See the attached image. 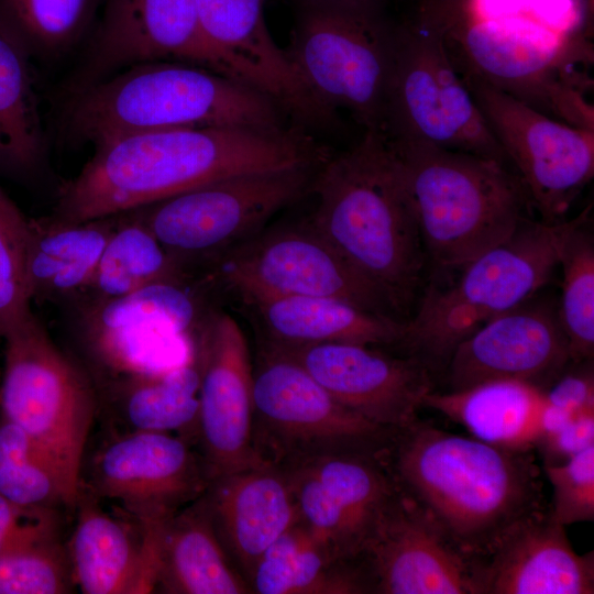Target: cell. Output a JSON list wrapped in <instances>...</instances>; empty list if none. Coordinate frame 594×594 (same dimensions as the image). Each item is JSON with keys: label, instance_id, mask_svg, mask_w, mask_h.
Here are the masks:
<instances>
[{"label": "cell", "instance_id": "obj_1", "mask_svg": "<svg viewBox=\"0 0 594 594\" xmlns=\"http://www.w3.org/2000/svg\"><path fill=\"white\" fill-rule=\"evenodd\" d=\"M328 148L299 128H177L105 139L61 189L51 217L72 224L135 210L224 177L318 165Z\"/></svg>", "mask_w": 594, "mask_h": 594}, {"label": "cell", "instance_id": "obj_2", "mask_svg": "<svg viewBox=\"0 0 594 594\" xmlns=\"http://www.w3.org/2000/svg\"><path fill=\"white\" fill-rule=\"evenodd\" d=\"M385 463L398 490L476 559L512 522L543 506L531 451L453 435L419 418L394 432Z\"/></svg>", "mask_w": 594, "mask_h": 594}, {"label": "cell", "instance_id": "obj_3", "mask_svg": "<svg viewBox=\"0 0 594 594\" xmlns=\"http://www.w3.org/2000/svg\"><path fill=\"white\" fill-rule=\"evenodd\" d=\"M315 230L388 301L405 310L419 285L424 246L393 152L380 131L319 167Z\"/></svg>", "mask_w": 594, "mask_h": 594}, {"label": "cell", "instance_id": "obj_4", "mask_svg": "<svg viewBox=\"0 0 594 594\" xmlns=\"http://www.w3.org/2000/svg\"><path fill=\"white\" fill-rule=\"evenodd\" d=\"M460 76L569 125L594 130L593 46L524 18H488L472 0H425Z\"/></svg>", "mask_w": 594, "mask_h": 594}, {"label": "cell", "instance_id": "obj_5", "mask_svg": "<svg viewBox=\"0 0 594 594\" xmlns=\"http://www.w3.org/2000/svg\"><path fill=\"white\" fill-rule=\"evenodd\" d=\"M66 101L61 131L70 144L162 129L286 128L285 112L265 95L180 62L132 65Z\"/></svg>", "mask_w": 594, "mask_h": 594}, {"label": "cell", "instance_id": "obj_6", "mask_svg": "<svg viewBox=\"0 0 594 594\" xmlns=\"http://www.w3.org/2000/svg\"><path fill=\"white\" fill-rule=\"evenodd\" d=\"M386 141L424 250L438 265L463 267L528 218L532 205L510 167L422 142Z\"/></svg>", "mask_w": 594, "mask_h": 594}, {"label": "cell", "instance_id": "obj_7", "mask_svg": "<svg viewBox=\"0 0 594 594\" xmlns=\"http://www.w3.org/2000/svg\"><path fill=\"white\" fill-rule=\"evenodd\" d=\"M579 219L524 220L503 242L463 266L447 288H432L407 321L399 345L430 373L447 367L455 348L486 321L525 302L544 286Z\"/></svg>", "mask_w": 594, "mask_h": 594}, {"label": "cell", "instance_id": "obj_8", "mask_svg": "<svg viewBox=\"0 0 594 594\" xmlns=\"http://www.w3.org/2000/svg\"><path fill=\"white\" fill-rule=\"evenodd\" d=\"M285 50L309 91L329 110H346L381 131L398 21L386 0L295 2Z\"/></svg>", "mask_w": 594, "mask_h": 594}, {"label": "cell", "instance_id": "obj_9", "mask_svg": "<svg viewBox=\"0 0 594 594\" xmlns=\"http://www.w3.org/2000/svg\"><path fill=\"white\" fill-rule=\"evenodd\" d=\"M0 416L23 429L55 468L74 507L98 393L31 314L3 337Z\"/></svg>", "mask_w": 594, "mask_h": 594}, {"label": "cell", "instance_id": "obj_10", "mask_svg": "<svg viewBox=\"0 0 594 594\" xmlns=\"http://www.w3.org/2000/svg\"><path fill=\"white\" fill-rule=\"evenodd\" d=\"M380 132L391 141L468 152L512 168L454 67L439 23L420 3L398 21Z\"/></svg>", "mask_w": 594, "mask_h": 594}, {"label": "cell", "instance_id": "obj_11", "mask_svg": "<svg viewBox=\"0 0 594 594\" xmlns=\"http://www.w3.org/2000/svg\"><path fill=\"white\" fill-rule=\"evenodd\" d=\"M395 431L341 404L296 362L262 348L252 421L260 463L284 471L331 455L384 458Z\"/></svg>", "mask_w": 594, "mask_h": 594}, {"label": "cell", "instance_id": "obj_12", "mask_svg": "<svg viewBox=\"0 0 594 594\" xmlns=\"http://www.w3.org/2000/svg\"><path fill=\"white\" fill-rule=\"evenodd\" d=\"M321 164L224 177L135 211L186 271L260 233L273 216L311 190Z\"/></svg>", "mask_w": 594, "mask_h": 594}, {"label": "cell", "instance_id": "obj_13", "mask_svg": "<svg viewBox=\"0 0 594 594\" xmlns=\"http://www.w3.org/2000/svg\"><path fill=\"white\" fill-rule=\"evenodd\" d=\"M210 263L213 276L249 306L289 296L328 297L398 318L309 220L265 228Z\"/></svg>", "mask_w": 594, "mask_h": 594}, {"label": "cell", "instance_id": "obj_14", "mask_svg": "<svg viewBox=\"0 0 594 594\" xmlns=\"http://www.w3.org/2000/svg\"><path fill=\"white\" fill-rule=\"evenodd\" d=\"M461 78L540 220H564L594 176V130L548 117L475 78Z\"/></svg>", "mask_w": 594, "mask_h": 594}, {"label": "cell", "instance_id": "obj_15", "mask_svg": "<svg viewBox=\"0 0 594 594\" xmlns=\"http://www.w3.org/2000/svg\"><path fill=\"white\" fill-rule=\"evenodd\" d=\"M211 481L206 463L188 440L157 431H125L95 454L88 484L145 527L164 524L205 494Z\"/></svg>", "mask_w": 594, "mask_h": 594}, {"label": "cell", "instance_id": "obj_16", "mask_svg": "<svg viewBox=\"0 0 594 594\" xmlns=\"http://www.w3.org/2000/svg\"><path fill=\"white\" fill-rule=\"evenodd\" d=\"M102 4L82 61L64 85L66 99L147 62L193 64L239 81L207 42L196 0H102Z\"/></svg>", "mask_w": 594, "mask_h": 594}, {"label": "cell", "instance_id": "obj_17", "mask_svg": "<svg viewBox=\"0 0 594 594\" xmlns=\"http://www.w3.org/2000/svg\"><path fill=\"white\" fill-rule=\"evenodd\" d=\"M282 472L297 522L343 562L358 560L398 491L385 458L372 454L331 455Z\"/></svg>", "mask_w": 594, "mask_h": 594}, {"label": "cell", "instance_id": "obj_18", "mask_svg": "<svg viewBox=\"0 0 594 594\" xmlns=\"http://www.w3.org/2000/svg\"><path fill=\"white\" fill-rule=\"evenodd\" d=\"M358 560L373 594H479V559L399 490Z\"/></svg>", "mask_w": 594, "mask_h": 594}, {"label": "cell", "instance_id": "obj_19", "mask_svg": "<svg viewBox=\"0 0 594 594\" xmlns=\"http://www.w3.org/2000/svg\"><path fill=\"white\" fill-rule=\"evenodd\" d=\"M199 326L197 438L213 479L262 464L252 446L253 366L245 336L233 317L210 314Z\"/></svg>", "mask_w": 594, "mask_h": 594}, {"label": "cell", "instance_id": "obj_20", "mask_svg": "<svg viewBox=\"0 0 594 594\" xmlns=\"http://www.w3.org/2000/svg\"><path fill=\"white\" fill-rule=\"evenodd\" d=\"M262 348L296 362L341 404L391 430L418 419L426 395L433 391L431 373L424 364L378 346L322 343Z\"/></svg>", "mask_w": 594, "mask_h": 594}, {"label": "cell", "instance_id": "obj_21", "mask_svg": "<svg viewBox=\"0 0 594 594\" xmlns=\"http://www.w3.org/2000/svg\"><path fill=\"white\" fill-rule=\"evenodd\" d=\"M77 308L81 338L111 376L160 371L154 358L175 342L188 341L200 322L195 297L174 280L118 298L77 302Z\"/></svg>", "mask_w": 594, "mask_h": 594}, {"label": "cell", "instance_id": "obj_22", "mask_svg": "<svg viewBox=\"0 0 594 594\" xmlns=\"http://www.w3.org/2000/svg\"><path fill=\"white\" fill-rule=\"evenodd\" d=\"M202 33L242 84L273 100L306 127H331L337 116L302 82L285 50L274 42L264 0H196Z\"/></svg>", "mask_w": 594, "mask_h": 594}, {"label": "cell", "instance_id": "obj_23", "mask_svg": "<svg viewBox=\"0 0 594 594\" xmlns=\"http://www.w3.org/2000/svg\"><path fill=\"white\" fill-rule=\"evenodd\" d=\"M527 302L486 321L455 348L446 367L449 391L491 380L546 388L562 373L571 360L558 312Z\"/></svg>", "mask_w": 594, "mask_h": 594}, {"label": "cell", "instance_id": "obj_24", "mask_svg": "<svg viewBox=\"0 0 594 594\" xmlns=\"http://www.w3.org/2000/svg\"><path fill=\"white\" fill-rule=\"evenodd\" d=\"M479 594H593L594 554L578 553L544 506L522 515L477 562Z\"/></svg>", "mask_w": 594, "mask_h": 594}, {"label": "cell", "instance_id": "obj_25", "mask_svg": "<svg viewBox=\"0 0 594 594\" xmlns=\"http://www.w3.org/2000/svg\"><path fill=\"white\" fill-rule=\"evenodd\" d=\"M67 553L74 585L85 594L155 591L161 528L145 527L121 510L106 512L82 486Z\"/></svg>", "mask_w": 594, "mask_h": 594}, {"label": "cell", "instance_id": "obj_26", "mask_svg": "<svg viewBox=\"0 0 594 594\" xmlns=\"http://www.w3.org/2000/svg\"><path fill=\"white\" fill-rule=\"evenodd\" d=\"M204 496L223 546L249 583L260 558L297 521L286 476L257 464L211 479Z\"/></svg>", "mask_w": 594, "mask_h": 594}, {"label": "cell", "instance_id": "obj_27", "mask_svg": "<svg viewBox=\"0 0 594 594\" xmlns=\"http://www.w3.org/2000/svg\"><path fill=\"white\" fill-rule=\"evenodd\" d=\"M251 307L263 330V344L273 346L322 343L397 345L404 339L407 324L399 318L328 297H280Z\"/></svg>", "mask_w": 594, "mask_h": 594}, {"label": "cell", "instance_id": "obj_28", "mask_svg": "<svg viewBox=\"0 0 594 594\" xmlns=\"http://www.w3.org/2000/svg\"><path fill=\"white\" fill-rule=\"evenodd\" d=\"M155 590L169 594L253 593L223 546L204 495L163 524Z\"/></svg>", "mask_w": 594, "mask_h": 594}, {"label": "cell", "instance_id": "obj_29", "mask_svg": "<svg viewBox=\"0 0 594 594\" xmlns=\"http://www.w3.org/2000/svg\"><path fill=\"white\" fill-rule=\"evenodd\" d=\"M544 388L518 380H491L447 392L428 393L424 407L462 426L485 443L532 451L539 439Z\"/></svg>", "mask_w": 594, "mask_h": 594}, {"label": "cell", "instance_id": "obj_30", "mask_svg": "<svg viewBox=\"0 0 594 594\" xmlns=\"http://www.w3.org/2000/svg\"><path fill=\"white\" fill-rule=\"evenodd\" d=\"M200 374L196 355L170 369L112 375L102 398L127 431L197 436ZM177 435V433H176Z\"/></svg>", "mask_w": 594, "mask_h": 594}, {"label": "cell", "instance_id": "obj_31", "mask_svg": "<svg viewBox=\"0 0 594 594\" xmlns=\"http://www.w3.org/2000/svg\"><path fill=\"white\" fill-rule=\"evenodd\" d=\"M117 216L61 224L31 219L26 277L32 299L75 300L91 279Z\"/></svg>", "mask_w": 594, "mask_h": 594}, {"label": "cell", "instance_id": "obj_32", "mask_svg": "<svg viewBox=\"0 0 594 594\" xmlns=\"http://www.w3.org/2000/svg\"><path fill=\"white\" fill-rule=\"evenodd\" d=\"M257 594H369L359 561L336 559L295 522L260 558L250 578Z\"/></svg>", "mask_w": 594, "mask_h": 594}, {"label": "cell", "instance_id": "obj_33", "mask_svg": "<svg viewBox=\"0 0 594 594\" xmlns=\"http://www.w3.org/2000/svg\"><path fill=\"white\" fill-rule=\"evenodd\" d=\"M47 162V142L31 55L0 20V169L33 175Z\"/></svg>", "mask_w": 594, "mask_h": 594}, {"label": "cell", "instance_id": "obj_34", "mask_svg": "<svg viewBox=\"0 0 594 594\" xmlns=\"http://www.w3.org/2000/svg\"><path fill=\"white\" fill-rule=\"evenodd\" d=\"M117 215L96 271L76 302L118 298L146 285L183 282L185 270L165 251L135 210Z\"/></svg>", "mask_w": 594, "mask_h": 594}, {"label": "cell", "instance_id": "obj_35", "mask_svg": "<svg viewBox=\"0 0 594 594\" xmlns=\"http://www.w3.org/2000/svg\"><path fill=\"white\" fill-rule=\"evenodd\" d=\"M588 218L587 207L566 235L559 258L562 293L557 312L574 363L590 361L594 353V242Z\"/></svg>", "mask_w": 594, "mask_h": 594}, {"label": "cell", "instance_id": "obj_36", "mask_svg": "<svg viewBox=\"0 0 594 594\" xmlns=\"http://www.w3.org/2000/svg\"><path fill=\"white\" fill-rule=\"evenodd\" d=\"M102 0H0V20L31 57L67 54L90 28Z\"/></svg>", "mask_w": 594, "mask_h": 594}, {"label": "cell", "instance_id": "obj_37", "mask_svg": "<svg viewBox=\"0 0 594 594\" xmlns=\"http://www.w3.org/2000/svg\"><path fill=\"white\" fill-rule=\"evenodd\" d=\"M0 494L22 506L66 505L63 484L51 461L23 429L1 416Z\"/></svg>", "mask_w": 594, "mask_h": 594}, {"label": "cell", "instance_id": "obj_38", "mask_svg": "<svg viewBox=\"0 0 594 594\" xmlns=\"http://www.w3.org/2000/svg\"><path fill=\"white\" fill-rule=\"evenodd\" d=\"M73 585L67 548L57 531L0 552V594H62Z\"/></svg>", "mask_w": 594, "mask_h": 594}, {"label": "cell", "instance_id": "obj_39", "mask_svg": "<svg viewBox=\"0 0 594 594\" xmlns=\"http://www.w3.org/2000/svg\"><path fill=\"white\" fill-rule=\"evenodd\" d=\"M31 219L0 188V338L31 314L26 264Z\"/></svg>", "mask_w": 594, "mask_h": 594}, {"label": "cell", "instance_id": "obj_40", "mask_svg": "<svg viewBox=\"0 0 594 594\" xmlns=\"http://www.w3.org/2000/svg\"><path fill=\"white\" fill-rule=\"evenodd\" d=\"M552 486V518L568 526L594 520V446L569 460L544 465Z\"/></svg>", "mask_w": 594, "mask_h": 594}, {"label": "cell", "instance_id": "obj_41", "mask_svg": "<svg viewBox=\"0 0 594 594\" xmlns=\"http://www.w3.org/2000/svg\"><path fill=\"white\" fill-rule=\"evenodd\" d=\"M55 531L58 524L53 507L18 505L0 494V552Z\"/></svg>", "mask_w": 594, "mask_h": 594}, {"label": "cell", "instance_id": "obj_42", "mask_svg": "<svg viewBox=\"0 0 594 594\" xmlns=\"http://www.w3.org/2000/svg\"><path fill=\"white\" fill-rule=\"evenodd\" d=\"M594 446V410L576 415L557 431L541 437L536 443L544 465L562 463Z\"/></svg>", "mask_w": 594, "mask_h": 594}, {"label": "cell", "instance_id": "obj_43", "mask_svg": "<svg viewBox=\"0 0 594 594\" xmlns=\"http://www.w3.org/2000/svg\"><path fill=\"white\" fill-rule=\"evenodd\" d=\"M544 402L571 415L594 410L593 369L561 373L544 388Z\"/></svg>", "mask_w": 594, "mask_h": 594}, {"label": "cell", "instance_id": "obj_44", "mask_svg": "<svg viewBox=\"0 0 594 594\" xmlns=\"http://www.w3.org/2000/svg\"><path fill=\"white\" fill-rule=\"evenodd\" d=\"M585 4H586V12H587V15L591 18H593V12H594V0H584Z\"/></svg>", "mask_w": 594, "mask_h": 594}, {"label": "cell", "instance_id": "obj_45", "mask_svg": "<svg viewBox=\"0 0 594 594\" xmlns=\"http://www.w3.org/2000/svg\"><path fill=\"white\" fill-rule=\"evenodd\" d=\"M297 1H331V0H295V2Z\"/></svg>", "mask_w": 594, "mask_h": 594}, {"label": "cell", "instance_id": "obj_46", "mask_svg": "<svg viewBox=\"0 0 594 594\" xmlns=\"http://www.w3.org/2000/svg\"><path fill=\"white\" fill-rule=\"evenodd\" d=\"M414 1H415V4H416V3H419V2L425 1V0H414Z\"/></svg>", "mask_w": 594, "mask_h": 594}]
</instances>
